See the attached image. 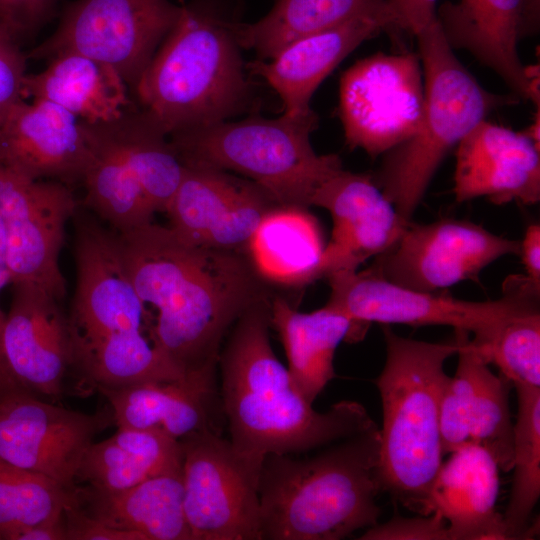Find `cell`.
<instances>
[{"mask_svg":"<svg viewBox=\"0 0 540 540\" xmlns=\"http://www.w3.org/2000/svg\"><path fill=\"white\" fill-rule=\"evenodd\" d=\"M126 268L145 306L149 337L184 379L217 387L222 343L234 323L270 297L247 255L196 246L153 222L118 233Z\"/></svg>","mask_w":540,"mask_h":540,"instance_id":"1","label":"cell"},{"mask_svg":"<svg viewBox=\"0 0 540 540\" xmlns=\"http://www.w3.org/2000/svg\"><path fill=\"white\" fill-rule=\"evenodd\" d=\"M270 304L267 297L248 308L219 355V396L234 448L261 458L299 454L377 427L359 402L318 412L296 389L270 343Z\"/></svg>","mask_w":540,"mask_h":540,"instance_id":"2","label":"cell"},{"mask_svg":"<svg viewBox=\"0 0 540 540\" xmlns=\"http://www.w3.org/2000/svg\"><path fill=\"white\" fill-rule=\"evenodd\" d=\"M269 454L259 479L261 540H339L378 523L379 427L303 458Z\"/></svg>","mask_w":540,"mask_h":540,"instance_id":"3","label":"cell"},{"mask_svg":"<svg viewBox=\"0 0 540 540\" xmlns=\"http://www.w3.org/2000/svg\"><path fill=\"white\" fill-rule=\"evenodd\" d=\"M236 22L217 0L180 6L133 90L140 109L168 136L226 121L246 107L250 86Z\"/></svg>","mask_w":540,"mask_h":540,"instance_id":"4","label":"cell"},{"mask_svg":"<svg viewBox=\"0 0 540 540\" xmlns=\"http://www.w3.org/2000/svg\"><path fill=\"white\" fill-rule=\"evenodd\" d=\"M386 358L375 384L382 404L380 477L383 492L419 515H430L428 496L444 456L439 405L449 378L446 360L460 337L433 343L406 338L383 324Z\"/></svg>","mask_w":540,"mask_h":540,"instance_id":"5","label":"cell"},{"mask_svg":"<svg viewBox=\"0 0 540 540\" xmlns=\"http://www.w3.org/2000/svg\"><path fill=\"white\" fill-rule=\"evenodd\" d=\"M424 78V109L416 133L385 153L373 177L407 221L447 153L493 110L516 95L487 91L463 66L435 18L417 36Z\"/></svg>","mask_w":540,"mask_h":540,"instance_id":"6","label":"cell"},{"mask_svg":"<svg viewBox=\"0 0 540 540\" xmlns=\"http://www.w3.org/2000/svg\"><path fill=\"white\" fill-rule=\"evenodd\" d=\"M318 116H252L169 135L184 166L232 171L262 187L279 204L307 208L321 183L340 170L336 154L319 155L311 145Z\"/></svg>","mask_w":540,"mask_h":540,"instance_id":"7","label":"cell"},{"mask_svg":"<svg viewBox=\"0 0 540 540\" xmlns=\"http://www.w3.org/2000/svg\"><path fill=\"white\" fill-rule=\"evenodd\" d=\"M331 293L326 305L345 314L363 337L371 322L450 326L487 344L510 317L540 307V285L525 275L512 276L496 300L468 301L437 292H423L389 282L369 269L336 271L326 276Z\"/></svg>","mask_w":540,"mask_h":540,"instance_id":"8","label":"cell"},{"mask_svg":"<svg viewBox=\"0 0 540 540\" xmlns=\"http://www.w3.org/2000/svg\"><path fill=\"white\" fill-rule=\"evenodd\" d=\"M184 511L191 540H261L259 479L264 458L213 431L181 438Z\"/></svg>","mask_w":540,"mask_h":540,"instance_id":"9","label":"cell"},{"mask_svg":"<svg viewBox=\"0 0 540 540\" xmlns=\"http://www.w3.org/2000/svg\"><path fill=\"white\" fill-rule=\"evenodd\" d=\"M179 13L170 0H75L51 36L26 56L48 61L80 53L111 65L133 91Z\"/></svg>","mask_w":540,"mask_h":540,"instance_id":"10","label":"cell"},{"mask_svg":"<svg viewBox=\"0 0 540 540\" xmlns=\"http://www.w3.org/2000/svg\"><path fill=\"white\" fill-rule=\"evenodd\" d=\"M339 114L346 144L370 157L383 155L412 137L424 109L419 54L376 53L341 76Z\"/></svg>","mask_w":540,"mask_h":540,"instance_id":"11","label":"cell"},{"mask_svg":"<svg viewBox=\"0 0 540 540\" xmlns=\"http://www.w3.org/2000/svg\"><path fill=\"white\" fill-rule=\"evenodd\" d=\"M114 423L110 408L87 414L42 399L0 378V459L73 490L95 436Z\"/></svg>","mask_w":540,"mask_h":540,"instance_id":"12","label":"cell"},{"mask_svg":"<svg viewBox=\"0 0 540 540\" xmlns=\"http://www.w3.org/2000/svg\"><path fill=\"white\" fill-rule=\"evenodd\" d=\"M78 208L70 186L29 179L0 164V219L12 284L36 285L63 300L66 281L59 257L66 224Z\"/></svg>","mask_w":540,"mask_h":540,"instance_id":"13","label":"cell"},{"mask_svg":"<svg viewBox=\"0 0 540 540\" xmlns=\"http://www.w3.org/2000/svg\"><path fill=\"white\" fill-rule=\"evenodd\" d=\"M519 253V240L496 235L470 221H410L399 240L368 269L399 286L437 292L465 280H477L494 261Z\"/></svg>","mask_w":540,"mask_h":540,"instance_id":"14","label":"cell"},{"mask_svg":"<svg viewBox=\"0 0 540 540\" xmlns=\"http://www.w3.org/2000/svg\"><path fill=\"white\" fill-rule=\"evenodd\" d=\"M12 285L0 333V376L52 401L63 394L75 367L76 331L61 300L36 285Z\"/></svg>","mask_w":540,"mask_h":540,"instance_id":"15","label":"cell"},{"mask_svg":"<svg viewBox=\"0 0 540 540\" xmlns=\"http://www.w3.org/2000/svg\"><path fill=\"white\" fill-rule=\"evenodd\" d=\"M184 167L165 212L168 227L190 244L247 255L261 220L279 204L249 179L214 168Z\"/></svg>","mask_w":540,"mask_h":540,"instance_id":"16","label":"cell"},{"mask_svg":"<svg viewBox=\"0 0 540 540\" xmlns=\"http://www.w3.org/2000/svg\"><path fill=\"white\" fill-rule=\"evenodd\" d=\"M79 214L74 241L76 287L70 315L76 334L82 339H97L144 330L149 314L128 274L118 233Z\"/></svg>","mask_w":540,"mask_h":540,"instance_id":"17","label":"cell"},{"mask_svg":"<svg viewBox=\"0 0 540 540\" xmlns=\"http://www.w3.org/2000/svg\"><path fill=\"white\" fill-rule=\"evenodd\" d=\"M20 99L0 123V164L33 180L81 183L93 154L87 123L43 99Z\"/></svg>","mask_w":540,"mask_h":540,"instance_id":"18","label":"cell"},{"mask_svg":"<svg viewBox=\"0 0 540 540\" xmlns=\"http://www.w3.org/2000/svg\"><path fill=\"white\" fill-rule=\"evenodd\" d=\"M311 206L326 209L332 218L331 238L322 258L323 277L355 271L367 259L385 253L410 222L397 212L372 176L343 168L321 183Z\"/></svg>","mask_w":540,"mask_h":540,"instance_id":"19","label":"cell"},{"mask_svg":"<svg viewBox=\"0 0 540 540\" xmlns=\"http://www.w3.org/2000/svg\"><path fill=\"white\" fill-rule=\"evenodd\" d=\"M453 193L458 202L538 203L539 147L525 132L481 121L457 145Z\"/></svg>","mask_w":540,"mask_h":540,"instance_id":"20","label":"cell"},{"mask_svg":"<svg viewBox=\"0 0 540 540\" xmlns=\"http://www.w3.org/2000/svg\"><path fill=\"white\" fill-rule=\"evenodd\" d=\"M450 454L431 485L429 514L445 519L449 540H508L496 508L499 467L494 458L473 443Z\"/></svg>","mask_w":540,"mask_h":540,"instance_id":"21","label":"cell"},{"mask_svg":"<svg viewBox=\"0 0 540 540\" xmlns=\"http://www.w3.org/2000/svg\"><path fill=\"white\" fill-rule=\"evenodd\" d=\"M436 19L452 49H465L497 73L514 95L532 100L517 44L523 36L522 0L446 1Z\"/></svg>","mask_w":540,"mask_h":540,"instance_id":"22","label":"cell"},{"mask_svg":"<svg viewBox=\"0 0 540 540\" xmlns=\"http://www.w3.org/2000/svg\"><path fill=\"white\" fill-rule=\"evenodd\" d=\"M383 31L389 29L378 20L352 19L292 43L269 62L259 59L248 66L277 92L284 114L299 116L312 110L311 97L331 71L360 44Z\"/></svg>","mask_w":540,"mask_h":540,"instance_id":"23","label":"cell"},{"mask_svg":"<svg viewBox=\"0 0 540 540\" xmlns=\"http://www.w3.org/2000/svg\"><path fill=\"white\" fill-rule=\"evenodd\" d=\"M99 392L117 428L155 430L176 440L196 431L222 434L225 419L218 390L195 382H145Z\"/></svg>","mask_w":540,"mask_h":540,"instance_id":"24","label":"cell"},{"mask_svg":"<svg viewBox=\"0 0 540 540\" xmlns=\"http://www.w3.org/2000/svg\"><path fill=\"white\" fill-rule=\"evenodd\" d=\"M72 495L73 504L86 515L142 540H191L182 471L114 492L77 485Z\"/></svg>","mask_w":540,"mask_h":540,"instance_id":"25","label":"cell"},{"mask_svg":"<svg viewBox=\"0 0 540 540\" xmlns=\"http://www.w3.org/2000/svg\"><path fill=\"white\" fill-rule=\"evenodd\" d=\"M44 70L26 74L22 99L52 102L86 123H104L134 106L129 86L111 65L76 52H63Z\"/></svg>","mask_w":540,"mask_h":540,"instance_id":"26","label":"cell"},{"mask_svg":"<svg viewBox=\"0 0 540 540\" xmlns=\"http://www.w3.org/2000/svg\"><path fill=\"white\" fill-rule=\"evenodd\" d=\"M270 322L284 346L290 378L310 403L335 377L333 361L338 345L362 338L349 317L326 304L302 313L285 298L274 296Z\"/></svg>","mask_w":540,"mask_h":540,"instance_id":"27","label":"cell"},{"mask_svg":"<svg viewBox=\"0 0 540 540\" xmlns=\"http://www.w3.org/2000/svg\"><path fill=\"white\" fill-rule=\"evenodd\" d=\"M363 17L384 23L390 32L399 31L387 0H276L258 21H237L234 32L240 47L267 60L302 38Z\"/></svg>","mask_w":540,"mask_h":540,"instance_id":"28","label":"cell"},{"mask_svg":"<svg viewBox=\"0 0 540 540\" xmlns=\"http://www.w3.org/2000/svg\"><path fill=\"white\" fill-rule=\"evenodd\" d=\"M324 242L307 208L277 205L261 220L247 256L263 280L304 286L323 277Z\"/></svg>","mask_w":540,"mask_h":540,"instance_id":"29","label":"cell"},{"mask_svg":"<svg viewBox=\"0 0 540 540\" xmlns=\"http://www.w3.org/2000/svg\"><path fill=\"white\" fill-rule=\"evenodd\" d=\"M182 468L179 440L155 430L118 428L109 438L88 447L75 482L114 492L159 475L180 472Z\"/></svg>","mask_w":540,"mask_h":540,"instance_id":"30","label":"cell"},{"mask_svg":"<svg viewBox=\"0 0 540 540\" xmlns=\"http://www.w3.org/2000/svg\"><path fill=\"white\" fill-rule=\"evenodd\" d=\"M93 154L81 184L83 206L117 233L152 222L156 213L117 143L103 123H87Z\"/></svg>","mask_w":540,"mask_h":540,"instance_id":"31","label":"cell"},{"mask_svg":"<svg viewBox=\"0 0 540 540\" xmlns=\"http://www.w3.org/2000/svg\"><path fill=\"white\" fill-rule=\"evenodd\" d=\"M74 369L81 382L98 391L184 379L144 330L121 331L97 339H82L76 334Z\"/></svg>","mask_w":540,"mask_h":540,"instance_id":"32","label":"cell"},{"mask_svg":"<svg viewBox=\"0 0 540 540\" xmlns=\"http://www.w3.org/2000/svg\"><path fill=\"white\" fill-rule=\"evenodd\" d=\"M155 212H166L184 174L166 132L135 106L103 123Z\"/></svg>","mask_w":540,"mask_h":540,"instance_id":"33","label":"cell"},{"mask_svg":"<svg viewBox=\"0 0 540 540\" xmlns=\"http://www.w3.org/2000/svg\"><path fill=\"white\" fill-rule=\"evenodd\" d=\"M517 417L513 427V481L503 516L508 540L531 539V515L540 497V387L513 384Z\"/></svg>","mask_w":540,"mask_h":540,"instance_id":"34","label":"cell"},{"mask_svg":"<svg viewBox=\"0 0 540 540\" xmlns=\"http://www.w3.org/2000/svg\"><path fill=\"white\" fill-rule=\"evenodd\" d=\"M471 375L469 401L470 443L484 448L500 470L513 465V427L509 407L512 383L502 374L495 375L469 338L467 341Z\"/></svg>","mask_w":540,"mask_h":540,"instance_id":"35","label":"cell"},{"mask_svg":"<svg viewBox=\"0 0 540 540\" xmlns=\"http://www.w3.org/2000/svg\"><path fill=\"white\" fill-rule=\"evenodd\" d=\"M73 490L0 459V540L62 512Z\"/></svg>","mask_w":540,"mask_h":540,"instance_id":"36","label":"cell"},{"mask_svg":"<svg viewBox=\"0 0 540 540\" xmlns=\"http://www.w3.org/2000/svg\"><path fill=\"white\" fill-rule=\"evenodd\" d=\"M474 345L512 385L540 387V307L510 317L487 344Z\"/></svg>","mask_w":540,"mask_h":540,"instance_id":"37","label":"cell"},{"mask_svg":"<svg viewBox=\"0 0 540 540\" xmlns=\"http://www.w3.org/2000/svg\"><path fill=\"white\" fill-rule=\"evenodd\" d=\"M461 341L458 350V364L453 377H449L441 394L439 405V425L444 455L470 443L469 401L471 375L467 341L469 333L455 330Z\"/></svg>","mask_w":540,"mask_h":540,"instance_id":"38","label":"cell"},{"mask_svg":"<svg viewBox=\"0 0 540 540\" xmlns=\"http://www.w3.org/2000/svg\"><path fill=\"white\" fill-rule=\"evenodd\" d=\"M27 60L20 41L0 21V123L13 105L22 99Z\"/></svg>","mask_w":540,"mask_h":540,"instance_id":"39","label":"cell"},{"mask_svg":"<svg viewBox=\"0 0 540 540\" xmlns=\"http://www.w3.org/2000/svg\"><path fill=\"white\" fill-rule=\"evenodd\" d=\"M361 540H449L447 522L438 513L406 518L394 516L366 529Z\"/></svg>","mask_w":540,"mask_h":540,"instance_id":"40","label":"cell"},{"mask_svg":"<svg viewBox=\"0 0 540 540\" xmlns=\"http://www.w3.org/2000/svg\"><path fill=\"white\" fill-rule=\"evenodd\" d=\"M58 0H0V21L21 41L42 27Z\"/></svg>","mask_w":540,"mask_h":540,"instance_id":"41","label":"cell"},{"mask_svg":"<svg viewBox=\"0 0 540 540\" xmlns=\"http://www.w3.org/2000/svg\"><path fill=\"white\" fill-rule=\"evenodd\" d=\"M64 518L66 540H142L136 533L111 527L86 515L72 499L65 506Z\"/></svg>","mask_w":540,"mask_h":540,"instance_id":"42","label":"cell"},{"mask_svg":"<svg viewBox=\"0 0 540 540\" xmlns=\"http://www.w3.org/2000/svg\"><path fill=\"white\" fill-rule=\"evenodd\" d=\"M399 31L417 36L436 18L438 0H387Z\"/></svg>","mask_w":540,"mask_h":540,"instance_id":"43","label":"cell"},{"mask_svg":"<svg viewBox=\"0 0 540 540\" xmlns=\"http://www.w3.org/2000/svg\"><path fill=\"white\" fill-rule=\"evenodd\" d=\"M524 265L525 276L533 283L540 285V226L537 223L527 227L520 240V253Z\"/></svg>","mask_w":540,"mask_h":540,"instance_id":"44","label":"cell"},{"mask_svg":"<svg viewBox=\"0 0 540 540\" xmlns=\"http://www.w3.org/2000/svg\"><path fill=\"white\" fill-rule=\"evenodd\" d=\"M10 540H66L64 510L16 532Z\"/></svg>","mask_w":540,"mask_h":540,"instance_id":"45","label":"cell"},{"mask_svg":"<svg viewBox=\"0 0 540 540\" xmlns=\"http://www.w3.org/2000/svg\"><path fill=\"white\" fill-rule=\"evenodd\" d=\"M11 283V272L9 266L8 258V247L7 240L5 235V230L0 219V293L1 290L8 284ZM4 314L0 309V333L4 320Z\"/></svg>","mask_w":540,"mask_h":540,"instance_id":"46","label":"cell"}]
</instances>
